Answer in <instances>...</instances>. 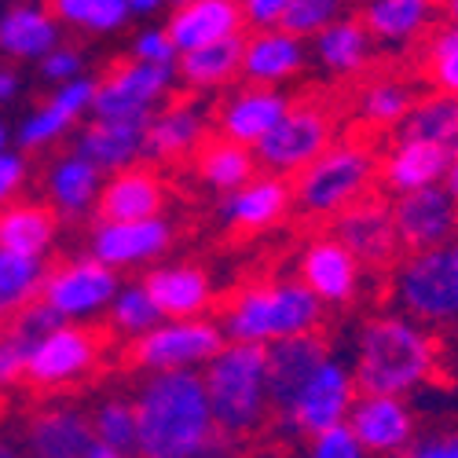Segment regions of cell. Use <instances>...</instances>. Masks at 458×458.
Wrapping results in <instances>:
<instances>
[{
  "mask_svg": "<svg viewBox=\"0 0 458 458\" xmlns=\"http://www.w3.org/2000/svg\"><path fill=\"white\" fill-rule=\"evenodd\" d=\"M136 407V454L147 458H199L224 451L216 440H232L216 429V418L195 367L155 370L132 400Z\"/></svg>",
  "mask_w": 458,
  "mask_h": 458,
  "instance_id": "cell-1",
  "label": "cell"
},
{
  "mask_svg": "<svg viewBox=\"0 0 458 458\" xmlns=\"http://www.w3.org/2000/svg\"><path fill=\"white\" fill-rule=\"evenodd\" d=\"M0 150H8V125L0 122Z\"/></svg>",
  "mask_w": 458,
  "mask_h": 458,
  "instance_id": "cell-57",
  "label": "cell"
},
{
  "mask_svg": "<svg viewBox=\"0 0 458 458\" xmlns=\"http://www.w3.org/2000/svg\"><path fill=\"white\" fill-rule=\"evenodd\" d=\"M30 341L22 330H4L0 334V389L15 386V381L26 377V356H30Z\"/></svg>",
  "mask_w": 458,
  "mask_h": 458,
  "instance_id": "cell-46",
  "label": "cell"
},
{
  "mask_svg": "<svg viewBox=\"0 0 458 458\" xmlns=\"http://www.w3.org/2000/svg\"><path fill=\"white\" fill-rule=\"evenodd\" d=\"M99 176H103V169L96 162H89L81 150L63 155L48 173V195L55 202V213L66 220H78L89 209H96Z\"/></svg>",
  "mask_w": 458,
  "mask_h": 458,
  "instance_id": "cell-32",
  "label": "cell"
},
{
  "mask_svg": "<svg viewBox=\"0 0 458 458\" xmlns=\"http://www.w3.org/2000/svg\"><path fill=\"white\" fill-rule=\"evenodd\" d=\"M59 45V19L37 4H19L0 15V52L8 59L41 63Z\"/></svg>",
  "mask_w": 458,
  "mask_h": 458,
  "instance_id": "cell-31",
  "label": "cell"
},
{
  "mask_svg": "<svg viewBox=\"0 0 458 458\" xmlns=\"http://www.w3.org/2000/svg\"><path fill=\"white\" fill-rule=\"evenodd\" d=\"M19 73L15 70H8V66H0V103H12L15 96H19Z\"/></svg>",
  "mask_w": 458,
  "mask_h": 458,
  "instance_id": "cell-52",
  "label": "cell"
},
{
  "mask_svg": "<svg viewBox=\"0 0 458 458\" xmlns=\"http://www.w3.org/2000/svg\"><path fill=\"white\" fill-rule=\"evenodd\" d=\"M125 4H129L132 15H150V12H158L165 0H125Z\"/></svg>",
  "mask_w": 458,
  "mask_h": 458,
  "instance_id": "cell-54",
  "label": "cell"
},
{
  "mask_svg": "<svg viewBox=\"0 0 458 458\" xmlns=\"http://www.w3.org/2000/svg\"><path fill=\"white\" fill-rule=\"evenodd\" d=\"M45 276H48L45 257H30V253H15L0 246V319L15 316L22 304L41 297Z\"/></svg>",
  "mask_w": 458,
  "mask_h": 458,
  "instance_id": "cell-38",
  "label": "cell"
},
{
  "mask_svg": "<svg viewBox=\"0 0 458 458\" xmlns=\"http://www.w3.org/2000/svg\"><path fill=\"white\" fill-rule=\"evenodd\" d=\"M52 15L85 33H114L129 22L125 0H52Z\"/></svg>",
  "mask_w": 458,
  "mask_h": 458,
  "instance_id": "cell-40",
  "label": "cell"
},
{
  "mask_svg": "<svg viewBox=\"0 0 458 458\" xmlns=\"http://www.w3.org/2000/svg\"><path fill=\"white\" fill-rule=\"evenodd\" d=\"M374 176H377V158L367 143L360 140L327 143L309 165L293 173L290 183L293 209L312 220H330L337 209L370 195Z\"/></svg>",
  "mask_w": 458,
  "mask_h": 458,
  "instance_id": "cell-5",
  "label": "cell"
},
{
  "mask_svg": "<svg viewBox=\"0 0 458 458\" xmlns=\"http://www.w3.org/2000/svg\"><path fill=\"white\" fill-rule=\"evenodd\" d=\"M286 106H290V96L276 92L272 85H253V89L239 92L232 103L220 110V136L253 147L264 132L283 118Z\"/></svg>",
  "mask_w": 458,
  "mask_h": 458,
  "instance_id": "cell-30",
  "label": "cell"
},
{
  "mask_svg": "<svg viewBox=\"0 0 458 458\" xmlns=\"http://www.w3.org/2000/svg\"><path fill=\"white\" fill-rule=\"evenodd\" d=\"M437 374V341L418 319L386 312L363 323L352 377L360 393L407 396Z\"/></svg>",
  "mask_w": 458,
  "mask_h": 458,
  "instance_id": "cell-2",
  "label": "cell"
},
{
  "mask_svg": "<svg viewBox=\"0 0 458 458\" xmlns=\"http://www.w3.org/2000/svg\"><path fill=\"white\" fill-rule=\"evenodd\" d=\"M202 386L224 437H253L268 422V386H264V345L224 341L216 356L202 363Z\"/></svg>",
  "mask_w": 458,
  "mask_h": 458,
  "instance_id": "cell-3",
  "label": "cell"
},
{
  "mask_svg": "<svg viewBox=\"0 0 458 458\" xmlns=\"http://www.w3.org/2000/svg\"><path fill=\"white\" fill-rule=\"evenodd\" d=\"M224 327L202 319V316H187V319H162L158 327H150L147 334L132 337V367L140 370H187V367H202L216 349L224 345Z\"/></svg>",
  "mask_w": 458,
  "mask_h": 458,
  "instance_id": "cell-9",
  "label": "cell"
},
{
  "mask_svg": "<svg viewBox=\"0 0 458 458\" xmlns=\"http://www.w3.org/2000/svg\"><path fill=\"white\" fill-rule=\"evenodd\" d=\"M334 143V118L319 103H290L283 118L253 143L257 165L279 176H293L301 165H309L319 150Z\"/></svg>",
  "mask_w": 458,
  "mask_h": 458,
  "instance_id": "cell-7",
  "label": "cell"
},
{
  "mask_svg": "<svg viewBox=\"0 0 458 458\" xmlns=\"http://www.w3.org/2000/svg\"><path fill=\"white\" fill-rule=\"evenodd\" d=\"M393 293L400 301L403 316L418 323H426V327L458 323V272L451 264L447 246L411 253L396 268Z\"/></svg>",
  "mask_w": 458,
  "mask_h": 458,
  "instance_id": "cell-6",
  "label": "cell"
},
{
  "mask_svg": "<svg viewBox=\"0 0 458 458\" xmlns=\"http://www.w3.org/2000/svg\"><path fill=\"white\" fill-rule=\"evenodd\" d=\"M389 209H393V224L400 235V250L407 253L444 250L458 235V206L451 202L444 183L403 191Z\"/></svg>",
  "mask_w": 458,
  "mask_h": 458,
  "instance_id": "cell-13",
  "label": "cell"
},
{
  "mask_svg": "<svg viewBox=\"0 0 458 458\" xmlns=\"http://www.w3.org/2000/svg\"><path fill=\"white\" fill-rule=\"evenodd\" d=\"M92 429H96V440L118 451V458L136 454V407L129 400L99 403V411L92 414Z\"/></svg>",
  "mask_w": 458,
  "mask_h": 458,
  "instance_id": "cell-42",
  "label": "cell"
},
{
  "mask_svg": "<svg viewBox=\"0 0 458 458\" xmlns=\"http://www.w3.org/2000/svg\"><path fill=\"white\" fill-rule=\"evenodd\" d=\"M106 312H110V327L114 334H122V337H140L147 334L150 327H158L165 316L162 309L155 304V297L147 293L143 283H132V286H118V293H114V301L106 304Z\"/></svg>",
  "mask_w": 458,
  "mask_h": 458,
  "instance_id": "cell-39",
  "label": "cell"
},
{
  "mask_svg": "<svg viewBox=\"0 0 458 458\" xmlns=\"http://www.w3.org/2000/svg\"><path fill=\"white\" fill-rule=\"evenodd\" d=\"M26 180V162L22 155H12V150H0V206L15 199V191Z\"/></svg>",
  "mask_w": 458,
  "mask_h": 458,
  "instance_id": "cell-50",
  "label": "cell"
},
{
  "mask_svg": "<svg viewBox=\"0 0 458 458\" xmlns=\"http://www.w3.org/2000/svg\"><path fill=\"white\" fill-rule=\"evenodd\" d=\"M447 165H451V150H444L440 143L400 136L396 147L377 162V180L389 195H403V191L440 183Z\"/></svg>",
  "mask_w": 458,
  "mask_h": 458,
  "instance_id": "cell-22",
  "label": "cell"
},
{
  "mask_svg": "<svg viewBox=\"0 0 458 458\" xmlns=\"http://www.w3.org/2000/svg\"><path fill=\"white\" fill-rule=\"evenodd\" d=\"M92 96H96V81L85 78V73H78V78H70V81H59L52 99L22 118L19 147L41 150V147H52L55 140H63L85 114H92Z\"/></svg>",
  "mask_w": 458,
  "mask_h": 458,
  "instance_id": "cell-18",
  "label": "cell"
},
{
  "mask_svg": "<svg viewBox=\"0 0 458 458\" xmlns=\"http://www.w3.org/2000/svg\"><path fill=\"white\" fill-rule=\"evenodd\" d=\"M0 334H4V323H0Z\"/></svg>",
  "mask_w": 458,
  "mask_h": 458,
  "instance_id": "cell-60",
  "label": "cell"
},
{
  "mask_svg": "<svg viewBox=\"0 0 458 458\" xmlns=\"http://www.w3.org/2000/svg\"><path fill=\"white\" fill-rule=\"evenodd\" d=\"M176 81V63H118L103 81H96L92 114L96 118H150Z\"/></svg>",
  "mask_w": 458,
  "mask_h": 458,
  "instance_id": "cell-11",
  "label": "cell"
},
{
  "mask_svg": "<svg viewBox=\"0 0 458 458\" xmlns=\"http://www.w3.org/2000/svg\"><path fill=\"white\" fill-rule=\"evenodd\" d=\"M370 41L363 19H334L316 33V59L330 73H360L370 63Z\"/></svg>",
  "mask_w": 458,
  "mask_h": 458,
  "instance_id": "cell-34",
  "label": "cell"
},
{
  "mask_svg": "<svg viewBox=\"0 0 458 458\" xmlns=\"http://www.w3.org/2000/svg\"><path fill=\"white\" fill-rule=\"evenodd\" d=\"M143 129L147 118H92L78 136V150L103 173H118L140 162Z\"/></svg>",
  "mask_w": 458,
  "mask_h": 458,
  "instance_id": "cell-27",
  "label": "cell"
},
{
  "mask_svg": "<svg viewBox=\"0 0 458 458\" xmlns=\"http://www.w3.org/2000/svg\"><path fill=\"white\" fill-rule=\"evenodd\" d=\"M444 187H447V195H451V202L458 206V155H451V165H447V173H444V180H440Z\"/></svg>",
  "mask_w": 458,
  "mask_h": 458,
  "instance_id": "cell-53",
  "label": "cell"
},
{
  "mask_svg": "<svg viewBox=\"0 0 458 458\" xmlns=\"http://www.w3.org/2000/svg\"><path fill=\"white\" fill-rule=\"evenodd\" d=\"M239 4H242V0H239Z\"/></svg>",
  "mask_w": 458,
  "mask_h": 458,
  "instance_id": "cell-61",
  "label": "cell"
},
{
  "mask_svg": "<svg viewBox=\"0 0 458 458\" xmlns=\"http://www.w3.org/2000/svg\"><path fill=\"white\" fill-rule=\"evenodd\" d=\"M52 242H55V213L48 206L15 202L0 209V246L4 250L45 257Z\"/></svg>",
  "mask_w": 458,
  "mask_h": 458,
  "instance_id": "cell-35",
  "label": "cell"
},
{
  "mask_svg": "<svg viewBox=\"0 0 458 458\" xmlns=\"http://www.w3.org/2000/svg\"><path fill=\"white\" fill-rule=\"evenodd\" d=\"M242 45H246V37L232 33V37H220V41L187 48L176 55V78L187 89H199V92L232 85L242 70Z\"/></svg>",
  "mask_w": 458,
  "mask_h": 458,
  "instance_id": "cell-29",
  "label": "cell"
},
{
  "mask_svg": "<svg viewBox=\"0 0 458 458\" xmlns=\"http://www.w3.org/2000/svg\"><path fill=\"white\" fill-rule=\"evenodd\" d=\"M165 206V187L155 176V169L125 165L114 173L96 195L99 220H140V216H158Z\"/></svg>",
  "mask_w": 458,
  "mask_h": 458,
  "instance_id": "cell-23",
  "label": "cell"
},
{
  "mask_svg": "<svg viewBox=\"0 0 458 458\" xmlns=\"http://www.w3.org/2000/svg\"><path fill=\"white\" fill-rule=\"evenodd\" d=\"M147 293L155 297L165 319H187V316H202L213 304V286L209 276L195 264H173V268H155L143 279Z\"/></svg>",
  "mask_w": 458,
  "mask_h": 458,
  "instance_id": "cell-28",
  "label": "cell"
},
{
  "mask_svg": "<svg viewBox=\"0 0 458 458\" xmlns=\"http://www.w3.org/2000/svg\"><path fill=\"white\" fill-rule=\"evenodd\" d=\"M301 283L323 304H349L360 290V260L334 235L316 239L301 253Z\"/></svg>",
  "mask_w": 458,
  "mask_h": 458,
  "instance_id": "cell-19",
  "label": "cell"
},
{
  "mask_svg": "<svg viewBox=\"0 0 458 458\" xmlns=\"http://www.w3.org/2000/svg\"><path fill=\"white\" fill-rule=\"evenodd\" d=\"M290 206H293L290 183L279 173H268V176H250L242 187L227 191L220 216L232 224L235 232H264V227L279 224Z\"/></svg>",
  "mask_w": 458,
  "mask_h": 458,
  "instance_id": "cell-20",
  "label": "cell"
},
{
  "mask_svg": "<svg viewBox=\"0 0 458 458\" xmlns=\"http://www.w3.org/2000/svg\"><path fill=\"white\" fill-rule=\"evenodd\" d=\"M15 454V447L12 444H4V440H0V458H12Z\"/></svg>",
  "mask_w": 458,
  "mask_h": 458,
  "instance_id": "cell-58",
  "label": "cell"
},
{
  "mask_svg": "<svg viewBox=\"0 0 458 458\" xmlns=\"http://www.w3.org/2000/svg\"><path fill=\"white\" fill-rule=\"evenodd\" d=\"M414 96L403 81L393 78H381L374 85H367L363 99H360V118L374 129H400V122L407 118Z\"/></svg>",
  "mask_w": 458,
  "mask_h": 458,
  "instance_id": "cell-41",
  "label": "cell"
},
{
  "mask_svg": "<svg viewBox=\"0 0 458 458\" xmlns=\"http://www.w3.org/2000/svg\"><path fill=\"white\" fill-rule=\"evenodd\" d=\"M199 176L202 183H209L213 191H235L242 187L250 176H257V155H253V147L239 143V140H209L202 147V155H199Z\"/></svg>",
  "mask_w": 458,
  "mask_h": 458,
  "instance_id": "cell-37",
  "label": "cell"
},
{
  "mask_svg": "<svg viewBox=\"0 0 458 458\" xmlns=\"http://www.w3.org/2000/svg\"><path fill=\"white\" fill-rule=\"evenodd\" d=\"M206 136V118L195 103H169L150 110L147 129H143V150L140 158L147 162H176L191 155L195 147H202Z\"/></svg>",
  "mask_w": 458,
  "mask_h": 458,
  "instance_id": "cell-21",
  "label": "cell"
},
{
  "mask_svg": "<svg viewBox=\"0 0 458 458\" xmlns=\"http://www.w3.org/2000/svg\"><path fill=\"white\" fill-rule=\"evenodd\" d=\"M319 323H323V301L301 279H279V283L246 286L232 301V309L224 312V337L268 345L276 337L319 330Z\"/></svg>",
  "mask_w": 458,
  "mask_h": 458,
  "instance_id": "cell-4",
  "label": "cell"
},
{
  "mask_svg": "<svg viewBox=\"0 0 458 458\" xmlns=\"http://www.w3.org/2000/svg\"><path fill=\"white\" fill-rule=\"evenodd\" d=\"M309 451L316 458H360L363 454V447H360V440H356L349 422H334V426L312 433L309 437Z\"/></svg>",
  "mask_w": 458,
  "mask_h": 458,
  "instance_id": "cell-45",
  "label": "cell"
},
{
  "mask_svg": "<svg viewBox=\"0 0 458 458\" xmlns=\"http://www.w3.org/2000/svg\"><path fill=\"white\" fill-rule=\"evenodd\" d=\"M165 4H173V8H180V4H187V0H165Z\"/></svg>",
  "mask_w": 458,
  "mask_h": 458,
  "instance_id": "cell-59",
  "label": "cell"
},
{
  "mask_svg": "<svg viewBox=\"0 0 458 458\" xmlns=\"http://www.w3.org/2000/svg\"><path fill=\"white\" fill-rule=\"evenodd\" d=\"M176 45L165 30H147L132 41V59H147V63H176Z\"/></svg>",
  "mask_w": 458,
  "mask_h": 458,
  "instance_id": "cell-47",
  "label": "cell"
},
{
  "mask_svg": "<svg viewBox=\"0 0 458 458\" xmlns=\"http://www.w3.org/2000/svg\"><path fill=\"white\" fill-rule=\"evenodd\" d=\"M41 73L52 81V85H59V81H70V78H78L81 73V52H73V48H52L45 59H41Z\"/></svg>",
  "mask_w": 458,
  "mask_h": 458,
  "instance_id": "cell-48",
  "label": "cell"
},
{
  "mask_svg": "<svg viewBox=\"0 0 458 458\" xmlns=\"http://www.w3.org/2000/svg\"><path fill=\"white\" fill-rule=\"evenodd\" d=\"M173 242V227L158 216L140 220H99L92 227V257L110 268H132L143 260H158Z\"/></svg>",
  "mask_w": 458,
  "mask_h": 458,
  "instance_id": "cell-17",
  "label": "cell"
},
{
  "mask_svg": "<svg viewBox=\"0 0 458 458\" xmlns=\"http://www.w3.org/2000/svg\"><path fill=\"white\" fill-rule=\"evenodd\" d=\"M447 253H451V264H454V272H458V235L451 239V250Z\"/></svg>",
  "mask_w": 458,
  "mask_h": 458,
  "instance_id": "cell-56",
  "label": "cell"
},
{
  "mask_svg": "<svg viewBox=\"0 0 458 458\" xmlns=\"http://www.w3.org/2000/svg\"><path fill=\"white\" fill-rule=\"evenodd\" d=\"M96 440L92 418H85L73 407H52L30 418L26 447L41 458H89V447Z\"/></svg>",
  "mask_w": 458,
  "mask_h": 458,
  "instance_id": "cell-25",
  "label": "cell"
},
{
  "mask_svg": "<svg viewBox=\"0 0 458 458\" xmlns=\"http://www.w3.org/2000/svg\"><path fill=\"white\" fill-rule=\"evenodd\" d=\"M437 8L444 12L447 22H458V0H437Z\"/></svg>",
  "mask_w": 458,
  "mask_h": 458,
  "instance_id": "cell-55",
  "label": "cell"
},
{
  "mask_svg": "<svg viewBox=\"0 0 458 458\" xmlns=\"http://www.w3.org/2000/svg\"><path fill=\"white\" fill-rule=\"evenodd\" d=\"M290 8V0H242V15L253 30H264V26H279L283 12Z\"/></svg>",
  "mask_w": 458,
  "mask_h": 458,
  "instance_id": "cell-51",
  "label": "cell"
},
{
  "mask_svg": "<svg viewBox=\"0 0 458 458\" xmlns=\"http://www.w3.org/2000/svg\"><path fill=\"white\" fill-rule=\"evenodd\" d=\"M304 66L301 37L286 33L283 26H264L242 45V78L250 85H279Z\"/></svg>",
  "mask_w": 458,
  "mask_h": 458,
  "instance_id": "cell-26",
  "label": "cell"
},
{
  "mask_svg": "<svg viewBox=\"0 0 458 458\" xmlns=\"http://www.w3.org/2000/svg\"><path fill=\"white\" fill-rule=\"evenodd\" d=\"M242 26H246V15L239 0H187V4L173 12L165 33L173 37L176 52H187V48L220 41V37L242 33Z\"/></svg>",
  "mask_w": 458,
  "mask_h": 458,
  "instance_id": "cell-24",
  "label": "cell"
},
{
  "mask_svg": "<svg viewBox=\"0 0 458 458\" xmlns=\"http://www.w3.org/2000/svg\"><path fill=\"white\" fill-rule=\"evenodd\" d=\"M341 4H345V0H290L279 26L304 41V37H316L327 22H334L341 15Z\"/></svg>",
  "mask_w": 458,
  "mask_h": 458,
  "instance_id": "cell-43",
  "label": "cell"
},
{
  "mask_svg": "<svg viewBox=\"0 0 458 458\" xmlns=\"http://www.w3.org/2000/svg\"><path fill=\"white\" fill-rule=\"evenodd\" d=\"M327 356H330V349L316 330L276 337L264 345V386H268L272 414H283L293 403V396L304 389V381L319 370V363Z\"/></svg>",
  "mask_w": 458,
  "mask_h": 458,
  "instance_id": "cell-15",
  "label": "cell"
},
{
  "mask_svg": "<svg viewBox=\"0 0 458 458\" xmlns=\"http://www.w3.org/2000/svg\"><path fill=\"white\" fill-rule=\"evenodd\" d=\"M437 19V0H370L363 8V26L381 45H407L422 37Z\"/></svg>",
  "mask_w": 458,
  "mask_h": 458,
  "instance_id": "cell-33",
  "label": "cell"
},
{
  "mask_svg": "<svg viewBox=\"0 0 458 458\" xmlns=\"http://www.w3.org/2000/svg\"><path fill=\"white\" fill-rule=\"evenodd\" d=\"M103 352V337L81 323H59L30 341L26 381L33 389H63L92 374Z\"/></svg>",
  "mask_w": 458,
  "mask_h": 458,
  "instance_id": "cell-8",
  "label": "cell"
},
{
  "mask_svg": "<svg viewBox=\"0 0 458 458\" xmlns=\"http://www.w3.org/2000/svg\"><path fill=\"white\" fill-rule=\"evenodd\" d=\"M330 235L345 246L360 264H370V268H386L400 257V235L393 224V209L381 199H356L345 209H337L330 216Z\"/></svg>",
  "mask_w": 458,
  "mask_h": 458,
  "instance_id": "cell-14",
  "label": "cell"
},
{
  "mask_svg": "<svg viewBox=\"0 0 458 458\" xmlns=\"http://www.w3.org/2000/svg\"><path fill=\"white\" fill-rule=\"evenodd\" d=\"M429 78L440 92H454L458 96V22H447L429 45Z\"/></svg>",
  "mask_w": 458,
  "mask_h": 458,
  "instance_id": "cell-44",
  "label": "cell"
},
{
  "mask_svg": "<svg viewBox=\"0 0 458 458\" xmlns=\"http://www.w3.org/2000/svg\"><path fill=\"white\" fill-rule=\"evenodd\" d=\"M118 268H110L99 257H78V260H66L63 268L48 272L41 283V297L52 304V309L70 319V323H81L92 319L99 312H106V304L118 293Z\"/></svg>",
  "mask_w": 458,
  "mask_h": 458,
  "instance_id": "cell-12",
  "label": "cell"
},
{
  "mask_svg": "<svg viewBox=\"0 0 458 458\" xmlns=\"http://www.w3.org/2000/svg\"><path fill=\"white\" fill-rule=\"evenodd\" d=\"M363 454H403L414 444V414L403 396L389 393H356L349 418Z\"/></svg>",
  "mask_w": 458,
  "mask_h": 458,
  "instance_id": "cell-16",
  "label": "cell"
},
{
  "mask_svg": "<svg viewBox=\"0 0 458 458\" xmlns=\"http://www.w3.org/2000/svg\"><path fill=\"white\" fill-rule=\"evenodd\" d=\"M356 393L360 389H356L352 370L327 356L319 363V370L304 381V389L293 396V403L283 414H276L279 433L293 437V440H309L312 433H319L334 422H345Z\"/></svg>",
  "mask_w": 458,
  "mask_h": 458,
  "instance_id": "cell-10",
  "label": "cell"
},
{
  "mask_svg": "<svg viewBox=\"0 0 458 458\" xmlns=\"http://www.w3.org/2000/svg\"><path fill=\"white\" fill-rule=\"evenodd\" d=\"M400 136L429 140V143H440L444 150H451V155H458V96L437 92L426 99H414L407 118L400 122Z\"/></svg>",
  "mask_w": 458,
  "mask_h": 458,
  "instance_id": "cell-36",
  "label": "cell"
},
{
  "mask_svg": "<svg viewBox=\"0 0 458 458\" xmlns=\"http://www.w3.org/2000/svg\"><path fill=\"white\" fill-rule=\"evenodd\" d=\"M407 451H411L414 458H458V429L414 437V444H411Z\"/></svg>",
  "mask_w": 458,
  "mask_h": 458,
  "instance_id": "cell-49",
  "label": "cell"
}]
</instances>
